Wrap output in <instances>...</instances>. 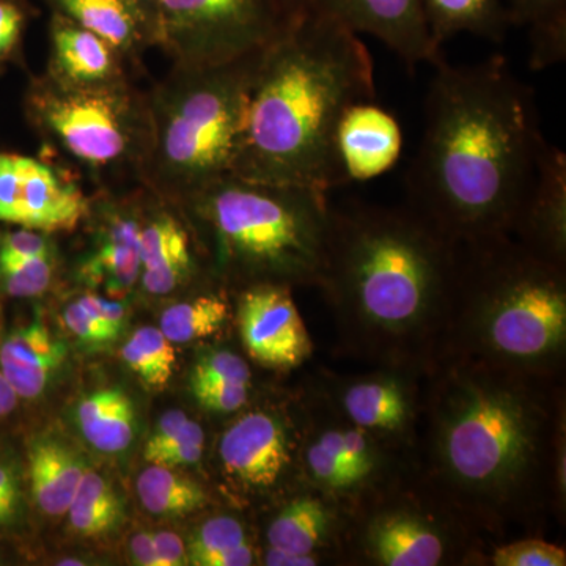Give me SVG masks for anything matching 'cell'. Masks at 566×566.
I'll return each mask as SVG.
<instances>
[{"label": "cell", "instance_id": "6da1fadb", "mask_svg": "<svg viewBox=\"0 0 566 566\" xmlns=\"http://www.w3.org/2000/svg\"><path fill=\"white\" fill-rule=\"evenodd\" d=\"M565 424L560 378L438 359L424 371L412 465L469 526L506 542L554 512V446Z\"/></svg>", "mask_w": 566, "mask_h": 566}, {"label": "cell", "instance_id": "7a4b0ae2", "mask_svg": "<svg viewBox=\"0 0 566 566\" xmlns=\"http://www.w3.org/2000/svg\"><path fill=\"white\" fill-rule=\"evenodd\" d=\"M433 66L411 207L457 244L510 237L545 139L535 93L502 57Z\"/></svg>", "mask_w": 566, "mask_h": 566}, {"label": "cell", "instance_id": "3957f363", "mask_svg": "<svg viewBox=\"0 0 566 566\" xmlns=\"http://www.w3.org/2000/svg\"><path fill=\"white\" fill-rule=\"evenodd\" d=\"M458 259V244L412 207H331L318 289L342 349L376 367L427 371L444 333Z\"/></svg>", "mask_w": 566, "mask_h": 566}, {"label": "cell", "instance_id": "277c9868", "mask_svg": "<svg viewBox=\"0 0 566 566\" xmlns=\"http://www.w3.org/2000/svg\"><path fill=\"white\" fill-rule=\"evenodd\" d=\"M368 102H375V66L359 35L304 11L264 50L233 175L324 193L345 185L338 126L348 109Z\"/></svg>", "mask_w": 566, "mask_h": 566}, {"label": "cell", "instance_id": "5b68a950", "mask_svg": "<svg viewBox=\"0 0 566 566\" xmlns=\"http://www.w3.org/2000/svg\"><path fill=\"white\" fill-rule=\"evenodd\" d=\"M458 273L438 359L471 360L560 378L566 266L512 237L458 244Z\"/></svg>", "mask_w": 566, "mask_h": 566}, {"label": "cell", "instance_id": "8992f818", "mask_svg": "<svg viewBox=\"0 0 566 566\" xmlns=\"http://www.w3.org/2000/svg\"><path fill=\"white\" fill-rule=\"evenodd\" d=\"M266 48L218 65H172L147 92L148 145L139 185L186 205L233 175Z\"/></svg>", "mask_w": 566, "mask_h": 566}, {"label": "cell", "instance_id": "52a82bcc", "mask_svg": "<svg viewBox=\"0 0 566 566\" xmlns=\"http://www.w3.org/2000/svg\"><path fill=\"white\" fill-rule=\"evenodd\" d=\"M185 207L208 227L221 270L241 289L319 285L329 230L326 193L229 175Z\"/></svg>", "mask_w": 566, "mask_h": 566}, {"label": "cell", "instance_id": "ba28073f", "mask_svg": "<svg viewBox=\"0 0 566 566\" xmlns=\"http://www.w3.org/2000/svg\"><path fill=\"white\" fill-rule=\"evenodd\" d=\"M28 122L46 147L96 185L137 182L148 145L147 92L123 80L70 85L44 71L24 95Z\"/></svg>", "mask_w": 566, "mask_h": 566}, {"label": "cell", "instance_id": "9c48e42d", "mask_svg": "<svg viewBox=\"0 0 566 566\" xmlns=\"http://www.w3.org/2000/svg\"><path fill=\"white\" fill-rule=\"evenodd\" d=\"M486 543L415 469L349 512L342 564L486 565Z\"/></svg>", "mask_w": 566, "mask_h": 566}, {"label": "cell", "instance_id": "30bf717a", "mask_svg": "<svg viewBox=\"0 0 566 566\" xmlns=\"http://www.w3.org/2000/svg\"><path fill=\"white\" fill-rule=\"evenodd\" d=\"M293 20L282 0H159L156 48L172 65H218L270 46Z\"/></svg>", "mask_w": 566, "mask_h": 566}, {"label": "cell", "instance_id": "8fae6325", "mask_svg": "<svg viewBox=\"0 0 566 566\" xmlns=\"http://www.w3.org/2000/svg\"><path fill=\"white\" fill-rule=\"evenodd\" d=\"M305 423L307 406L300 416L270 406L241 412L218 442L219 468L230 490L253 501L301 485Z\"/></svg>", "mask_w": 566, "mask_h": 566}, {"label": "cell", "instance_id": "7c38bea8", "mask_svg": "<svg viewBox=\"0 0 566 566\" xmlns=\"http://www.w3.org/2000/svg\"><path fill=\"white\" fill-rule=\"evenodd\" d=\"M424 371L378 367L367 375L323 374L318 392L338 415L412 457L423 405Z\"/></svg>", "mask_w": 566, "mask_h": 566}, {"label": "cell", "instance_id": "4fadbf2b", "mask_svg": "<svg viewBox=\"0 0 566 566\" xmlns=\"http://www.w3.org/2000/svg\"><path fill=\"white\" fill-rule=\"evenodd\" d=\"M91 202L80 181L61 167L0 151V222L50 234L74 232Z\"/></svg>", "mask_w": 566, "mask_h": 566}, {"label": "cell", "instance_id": "5bb4252c", "mask_svg": "<svg viewBox=\"0 0 566 566\" xmlns=\"http://www.w3.org/2000/svg\"><path fill=\"white\" fill-rule=\"evenodd\" d=\"M305 433L326 446L340 463L348 512L415 469L408 452L346 420L318 390L307 406Z\"/></svg>", "mask_w": 566, "mask_h": 566}, {"label": "cell", "instance_id": "9a60e30c", "mask_svg": "<svg viewBox=\"0 0 566 566\" xmlns=\"http://www.w3.org/2000/svg\"><path fill=\"white\" fill-rule=\"evenodd\" d=\"M234 318L245 353L262 367L294 370L307 363L314 353L311 335L289 286L241 289Z\"/></svg>", "mask_w": 566, "mask_h": 566}, {"label": "cell", "instance_id": "2e32d148", "mask_svg": "<svg viewBox=\"0 0 566 566\" xmlns=\"http://www.w3.org/2000/svg\"><path fill=\"white\" fill-rule=\"evenodd\" d=\"M510 237L547 262L566 266V155L546 139L536 151Z\"/></svg>", "mask_w": 566, "mask_h": 566}, {"label": "cell", "instance_id": "e0dca14e", "mask_svg": "<svg viewBox=\"0 0 566 566\" xmlns=\"http://www.w3.org/2000/svg\"><path fill=\"white\" fill-rule=\"evenodd\" d=\"M311 9L385 43L409 70L442 57L424 18L422 0H311Z\"/></svg>", "mask_w": 566, "mask_h": 566}, {"label": "cell", "instance_id": "ac0fdd59", "mask_svg": "<svg viewBox=\"0 0 566 566\" xmlns=\"http://www.w3.org/2000/svg\"><path fill=\"white\" fill-rule=\"evenodd\" d=\"M349 512L329 495L301 483L279 501L268 521L266 547L294 554H316L342 564Z\"/></svg>", "mask_w": 566, "mask_h": 566}, {"label": "cell", "instance_id": "d6986e66", "mask_svg": "<svg viewBox=\"0 0 566 566\" xmlns=\"http://www.w3.org/2000/svg\"><path fill=\"white\" fill-rule=\"evenodd\" d=\"M103 221L96 230L91 251L77 266V279L91 289H102L111 296L132 292L139 283L140 232L144 214L132 200L112 196L92 197Z\"/></svg>", "mask_w": 566, "mask_h": 566}, {"label": "cell", "instance_id": "ffe728a7", "mask_svg": "<svg viewBox=\"0 0 566 566\" xmlns=\"http://www.w3.org/2000/svg\"><path fill=\"white\" fill-rule=\"evenodd\" d=\"M147 203L150 212L142 222L139 283L151 296H167L196 274V244L188 223L170 210V200L147 189Z\"/></svg>", "mask_w": 566, "mask_h": 566}, {"label": "cell", "instance_id": "44dd1931", "mask_svg": "<svg viewBox=\"0 0 566 566\" xmlns=\"http://www.w3.org/2000/svg\"><path fill=\"white\" fill-rule=\"evenodd\" d=\"M50 62L46 73L70 85H104L129 80L128 63L107 41L65 14L51 11Z\"/></svg>", "mask_w": 566, "mask_h": 566}, {"label": "cell", "instance_id": "7402d4cb", "mask_svg": "<svg viewBox=\"0 0 566 566\" xmlns=\"http://www.w3.org/2000/svg\"><path fill=\"white\" fill-rule=\"evenodd\" d=\"M401 144L400 125L374 102L353 106L338 126V155L349 181L385 174L400 158Z\"/></svg>", "mask_w": 566, "mask_h": 566}, {"label": "cell", "instance_id": "603a6c76", "mask_svg": "<svg viewBox=\"0 0 566 566\" xmlns=\"http://www.w3.org/2000/svg\"><path fill=\"white\" fill-rule=\"evenodd\" d=\"M51 11L102 36L129 65L156 48V25L136 0H46Z\"/></svg>", "mask_w": 566, "mask_h": 566}, {"label": "cell", "instance_id": "cb8c5ba5", "mask_svg": "<svg viewBox=\"0 0 566 566\" xmlns=\"http://www.w3.org/2000/svg\"><path fill=\"white\" fill-rule=\"evenodd\" d=\"M66 346L41 322L22 327L0 346V368L20 398L40 397L66 359Z\"/></svg>", "mask_w": 566, "mask_h": 566}, {"label": "cell", "instance_id": "d4e9b609", "mask_svg": "<svg viewBox=\"0 0 566 566\" xmlns=\"http://www.w3.org/2000/svg\"><path fill=\"white\" fill-rule=\"evenodd\" d=\"M424 18L436 46L458 33H472L502 43L512 28L502 0H422Z\"/></svg>", "mask_w": 566, "mask_h": 566}, {"label": "cell", "instance_id": "484cf974", "mask_svg": "<svg viewBox=\"0 0 566 566\" xmlns=\"http://www.w3.org/2000/svg\"><path fill=\"white\" fill-rule=\"evenodd\" d=\"M84 472L69 447L54 439L36 442L31 452V485L41 512L50 516L69 513Z\"/></svg>", "mask_w": 566, "mask_h": 566}, {"label": "cell", "instance_id": "4316f807", "mask_svg": "<svg viewBox=\"0 0 566 566\" xmlns=\"http://www.w3.org/2000/svg\"><path fill=\"white\" fill-rule=\"evenodd\" d=\"M77 422L88 444L104 453L128 449L136 433L132 400L120 389L87 395L77 408Z\"/></svg>", "mask_w": 566, "mask_h": 566}, {"label": "cell", "instance_id": "83f0119b", "mask_svg": "<svg viewBox=\"0 0 566 566\" xmlns=\"http://www.w3.org/2000/svg\"><path fill=\"white\" fill-rule=\"evenodd\" d=\"M513 25L528 29L531 69L543 70L566 59V0H506Z\"/></svg>", "mask_w": 566, "mask_h": 566}, {"label": "cell", "instance_id": "f1b7e54d", "mask_svg": "<svg viewBox=\"0 0 566 566\" xmlns=\"http://www.w3.org/2000/svg\"><path fill=\"white\" fill-rule=\"evenodd\" d=\"M186 547L189 564L196 566H251L259 560L244 521L233 515L208 517Z\"/></svg>", "mask_w": 566, "mask_h": 566}, {"label": "cell", "instance_id": "f546056e", "mask_svg": "<svg viewBox=\"0 0 566 566\" xmlns=\"http://www.w3.org/2000/svg\"><path fill=\"white\" fill-rule=\"evenodd\" d=\"M142 505L151 515L186 516L208 504V494L196 480L178 474L172 468L151 464L136 483Z\"/></svg>", "mask_w": 566, "mask_h": 566}, {"label": "cell", "instance_id": "4dcf8cb0", "mask_svg": "<svg viewBox=\"0 0 566 566\" xmlns=\"http://www.w3.org/2000/svg\"><path fill=\"white\" fill-rule=\"evenodd\" d=\"M230 315L232 307L226 294L207 292L167 307L159 329L172 344H189L221 333Z\"/></svg>", "mask_w": 566, "mask_h": 566}, {"label": "cell", "instance_id": "1f68e13d", "mask_svg": "<svg viewBox=\"0 0 566 566\" xmlns=\"http://www.w3.org/2000/svg\"><path fill=\"white\" fill-rule=\"evenodd\" d=\"M71 527L82 536L107 534L120 523V499L104 476L85 471L69 509Z\"/></svg>", "mask_w": 566, "mask_h": 566}, {"label": "cell", "instance_id": "d6a6232c", "mask_svg": "<svg viewBox=\"0 0 566 566\" xmlns=\"http://www.w3.org/2000/svg\"><path fill=\"white\" fill-rule=\"evenodd\" d=\"M122 357L150 389H164L172 379L177 360L174 344L159 327L145 326L137 329L123 345Z\"/></svg>", "mask_w": 566, "mask_h": 566}, {"label": "cell", "instance_id": "836d02e7", "mask_svg": "<svg viewBox=\"0 0 566 566\" xmlns=\"http://www.w3.org/2000/svg\"><path fill=\"white\" fill-rule=\"evenodd\" d=\"M54 275L55 255L40 259L0 256V283L10 296H41L51 289Z\"/></svg>", "mask_w": 566, "mask_h": 566}, {"label": "cell", "instance_id": "e575fe53", "mask_svg": "<svg viewBox=\"0 0 566 566\" xmlns=\"http://www.w3.org/2000/svg\"><path fill=\"white\" fill-rule=\"evenodd\" d=\"M486 565L493 566H565L564 547L542 538H515L497 543L488 551Z\"/></svg>", "mask_w": 566, "mask_h": 566}, {"label": "cell", "instance_id": "d590c367", "mask_svg": "<svg viewBox=\"0 0 566 566\" xmlns=\"http://www.w3.org/2000/svg\"><path fill=\"white\" fill-rule=\"evenodd\" d=\"M251 365L241 354L230 349H214L193 365L191 386L233 385L251 386Z\"/></svg>", "mask_w": 566, "mask_h": 566}, {"label": "cell", "instance_id": "8d00e7d4", "mask_svg": "<svg viewBox=\"0 0 566 566\" xmlns=\"http://www.w3.org/2000/svg\"><path fill=\"white\" fill-rule=\"evenodd\" d=\"M31 14L28 0H0V66L17 61Z\"/></svg>", "mask_w": 566, "mask_h": 566}, {"label": "cell", "instance_id": "74e56055", "mask_svg": "<svg viewBox=\"0 0 566 566\" xmlns=\"http://www.w3.org/2000/svg\"><path fill=\"white\" fill-rule=\"evenodd\" d=\"M193 398L202 408L216 415L243 411L251 398V386L202 385L191 386Z\"/></svg>", "mask_w": 566, "mask_h": 566}, {"label": "cell", "instance_id": "f35d334b", "mask_svg": "<svg viewBox=\"0 0 566 566\" xmlns=\"http://www.w3.org/2000/svg\"><path fill=\"white\" fill-rule=\"evenodd\" d=\"M50 237V233L18 227L13 232L0 234V256H7V259L54 256V244Z\"/></svg>", "mask_w": 566, "mask_h": 566}, {"label": "cell", "instance_id": "ab89813d", "mask_svg": "<svg viewBox=\"0 0 566 566\" xmlns=\"http://www.w3.org/2000/svg\"><path fill=\"white\" fill-rule=\"evenodd\" d=\"M63 322H65L71 333L81 340L87 342V344H104V342L117 337L106 326H103L91 312L85 311L80 301L66 305L65 311H63Z\"/></svg>", "mask_w": 566, "mask_h": 566}, {"label": "cell", "instance_id": "60d3db41", "mask_svg": "<svg viewBox=\"0 0 566 566\" xmlns=\"http://www.w3.org/2000/svg\"><path fill=\"white\" fill-rule=\"evenodd\" d=\"M80 301L85 311L91 312L103 326L112 331L115 335L120 334L123 323H125L126 308L118 301L106 300L99 294L87 293L81 296Z\"/></svg>", "mask_w": 566, "mask_h": 566}, {"label": "cell", "instance_id": "b9f144b4", "mask_svg": "<svg viewBox=\"0 0 566 566\" xmlns=\"http://www.w3.org/2000/svg\"><path fill=\"white\" fill-rule=\"evenodd\" d=\"M21 497L17 472L10 465L0 464V526L13 523L20 515Z\"/></svg>", "mask_w": 566, "mask_h": 566}, {"label": "cell", "instance_id": "7bdbcfd3", "mask_svg": "<svg viewBox=\"0 0 566 566\" xmlns=\"http://www.w3.org/2000/svg\"><path fill=\"white\" fill-rule=\"evenodd\" d=\"M156 554L161 566L189 565L188 547L185 542L172 531H161L153 534Z\"/></svg>", "mask_w": 566, "mask_h": 566}, {"label": "cell", "instance_id": "ee69618b", "mask_svg": "<svg viewBox=\"0 0 566 566\" xmlns=\"http://www.w3.org/2000/svg\"><path fill=\"white\" fill-rule=\"evenodd\" d=\"M188 419L189 417L181 411H170L163 416L158 427H156L155 433L150 436L147 446H145L144 458L148 463H150L153 457L158 453V450L180 430Z\"/></svg>", "mask_w": 566, "mask_h": 566}, {"label": "cell", "instance_id": "f6af8a7d", "mask_svg": "<svg viewBox=\"0 0 566 566\" xmlns=\"http://www.w3.org/2000/svg\"><path fill=\"white\" fill-rule=\"evenodd\" d=\"M262 564L268 566H319L331 565L333 562L316 554H294L286 551L266 547L263 553Z\"/></svg>", "mask_w": 566, "mask_h": 566}, {"label": "cell", "instance_id": "bcb514c9", "mask_svg": "<svg viewBox=\"0 0 566 566\" xmlns=\"http://www.w3.org/2000/svg\"><path fill=\"white\" fill-rule=\"evenodd\" d=\"M205 446L192 444L181 446L170 450L166 455L159 458L155 464L166 465V468H181V465L197 464L203 455Z\"/></svg>", "mask_w": 566, "mask_h": 566}, {"label": "cell", "instance_id": "7dc6e473", "mask_svg": "<svg viewBox=\"0 0 566 566\" xmlns=\"http://www.w3.org/2000/svg\"><path fill=\"white\" fill-rule=\"evenodd\" d=\"M132 554L137 565L161 566L158 554H156L155 542L151 532H139L132 539Z\"/></svg>", "mask_w": 566, "mask_h": 566}, {"label": "cell", "instance_id": "c3c4849f", "mask_svg": "<svg viewBox=\"0 0 566 566\" xmlns=\"http://www.w3.org/2000/svg\"><path fill=\"white\" fill-rule=\"evenodd\" d=\"M18 395L11 389L10 382L7 381L2 368H0V417L10 415L18 405Z\"/></svg>", "mask_w": 566, "mask_h": 566}, {"label": "cell", "instance_id": "681fc988", "mask_svg": "<svg viewBox=\"0 0 566 566\" xmlns=\"http://www.w3.org/2000/svg\"><path fill=\"white\" fill-rule=\"evenodd\" d=\"M282 2L293 18H297L300 14H303L304 11L311 9V0H282Z\"/></svg>", "mask_w": 566, "mask_h": 566}, {"label": "cell", "instance_id": "f907efd6", "mask_svg": "<svg viewBox=\"0 0 566 566\" xmlns=\"http://www.w3.org/2000/svg\"><path fill=\"white\" fill-rule=\"evenodd\" d=\"M137 3L147 11L148 17L151 18V21L155 22L156 25V17H158V3L159 0H136Z\"/></svg>", "mask_w": 566, "mask_h": 566}]
</instances>
